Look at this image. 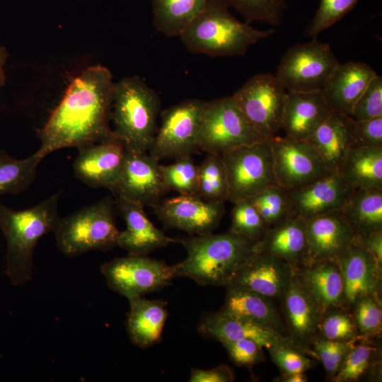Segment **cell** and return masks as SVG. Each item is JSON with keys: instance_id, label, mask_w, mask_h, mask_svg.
<instances>
[{"instance_id": "cell-1", "label": "cell", "mask_w": 382, "mask_h": 382, "mask_svg": "<svg viewBox=\"0 0 382 382\" xmlns=\"http://www.w3.org/2000/svg\"><path fill=\"white\" fill-rule=\"evenodd\" d=\"M115 83L110 71L91 66L77 75L37 136L36 154H47L68 147L77 149L115 137L110 127Z\"/></svg>"}, {"instance_id": "cell-2", "label": "cell", "mask_w": 382, "mask_h": 382, "mask_svg": "<svg viewBox=\"0 0 382 382\" xmlns=\"http://www.w3.org/2000/svg\"><path fill=\"white\" fill-rule=\"evenodd\" d=\"M59 196L57 192L20 211L0 204V228L6 241L5 272L12 285L31 280L35 248L43 236L54 233L60 219Z\"/></svg>"}, {"instance_id": "cell-3", "label": "cell", "mask_w": 382, "mask_h": 382, "mask_svg": "<svg viewBox=\"0 0 382 382\" xmlns=\"http://www.w3.org/2000/svg\"><path fill=\"white\" fill-rule=\"evenodd\" d=\"M256 241L230 231L178 239L186 258L174 265L175 277H188L205 286H227L238 268L255 253Z\"/></svg>"}, {"instance_id": "cell-4", "label": "cell", "mask_w": 382, "mask_h": 382, "mask_svg": "<svg viewBox=\"0 0 382 382\" xmlns=\"http://www.w3.org/2000/svg\"><path fill=\"white\" fill-rule=\"evenodd\" d=\"M220 0H209L204 9L179 36L193 53L210 57L243 55L250 46L275 31L257 30L238 21Z\"/></svg>"}, {"instance_id": "cell-5", "label": "cell", "mask_w": 382, "mask_h": 382, "mask_svg": "<svg viewBox=\"0 0 382 382\" xmlns=\"http://www.w3.org/2000/svg\"><path fill=\"white\" fill-rule=\"evenodd\" d=\"M158 94L139 76L115 83L110 120L114 134L125 149L148 151L157 131Z\"/></svg>"}, {"instance_id": "cell-6", "label": "cell", "mask_w": 382, "mask_h": 382, "mask_svg": "<svg viewBox=\"0 0 382 382\" xmlns=\"http://www.w3.org/2000/svg\"><path fill=\"white\" fill-rule=\"evenodd\" d=\"M115 200L105 197L60 218L54 231L59 250L74 257L117 246L120 231L115 222Z\"/></svg>"}, {"instance_id": "cell-7", "label": "cell", "mask_w": 382, "mask_h": 382, "mask_svg": "<svg viewBox=\"0 0 382 382\" xmlns=\"http://www.w3.org/2000/svg\"><path fill=\"white\" fill-rule=\"evenodd\" d=\"M265 139L248 122L232 96L204 101L200 117L199 150L224 154Z\"/></svg>"}, {"instance_id": "cell-8", "label": "cell", "mask_w": 382, "mask_h": 382, "mask_svg": "<svg viewBox=\"0 0 382 382\" xmlns=\"http://www.w3.org/2000/svg\"><path fill=\"white\" fill-rule=\"evenodd\" d=\"M222 155L226 166L228 201L249 199L279 185L275 176L270 139L245 145Z\"/></svg>"}, {"instance_id": "cell-9", "label": "cell", "mask_w": 382, "mask_h": 382, "mask_svg": "<svg viewBox=\"0 0 382 382\" xmlns=\"http://www.w3.org/2000/svg\"><path fill=\"white\" fill-rule=\"evenodd\" d=\"M287 91L271 74H259L248 79L232 96L244 117L264 139L282 129Z\"/></svg>"}, {"instance_id": "cell-10", "label": "cell", "mask_w": 382, "mask_h": 382, "mask_svg": "<svg viewBox=\"0 0 382 382\" xmlns=\"http://www.w3.org/2000/svg\"><path fill=\"white\" fill-rule=\"evenodd\" d=\"M339 64L329 44L313 38L289 49L275 76L287 91H321Z\"/></svg>"}, {"instance_id": "cell-11", "label": "cell", "mask_w": 382, "mask_h": 382, "mask_svg": "<svg viewBox=\"0 0 382 382\" xmlns=\"http://www.w3.org/2000/svg\"><path fill=\"white\" fill-rule=\"evenodd\" d=\"M204 103L199 99H189L166 109L149 153L160 160L176 159L197 152Z\"/></svg>"}, {"instance_id": "cell-12", "label": "cell", "mask_w": 382, "mask_h": 382, "mask_svg": "<svg viewBox=\"0 0 382 382\" xmlns=\"http://www.w3.org/2000/svg\"><path fill=\"white\" fill-rule=\"evenodd\" d=\"M109 287L127 299L158 291L175 278L174 265L146 257L128 255L100 267Z\"/></svg>"}, {"instance_id": "cell-13", "label": "cell", "mask_w": 382, "mask_h": 382, "mask_svg": "<svg viewBox=\"0 0 382 382\" xmlns=\"http://www.w3.org/2000/svg\"><path fill=\"white\" fill-rule=\"evenodd\" d=\"M159 160L149 151L125 149L122 168L112 191L121 197L143 207L154 208L169 192L161 171Z\"/></svg>"}, {"instance_id": "cell-14", "label": "cell", "mask_w": 382, "mask_h": 382, "mask_svg": "<svg viewBox=\"0 0 382 382\" xmlns=\"http://www.w3.org/2000/svg\"><path fill=\"white\" fill-rule=\"evenodd\" d=\"M278 185L286 190L300 187L330 172L307 141L285 136L270 139Z\"/></svg>"}, {"instance_id": "cell-15", "label": "cell", "mask_w": 382, "mask_h": 382, "mask_svg": "<svg viewBox=\"0 0 382 382\" xmlns=\"http://www.w3.org/2000/svg\"><path fill=\"white\" fill-rule=\"evenodd\" d=\"M154 210L168 228L195 236L211 233L225 214L224 202H212L195 195H181L161 200Z\"/></svg>"}, {"instance_id": "cell-16", "label": "cell", "mask_w": 382, "mask_h": 382, "mask_svg": "<svg viewBox=\"0 0 382 382\" xmlns=\"http://www.w3.org/2000/svg\"><path fill=\"white\" fill-rule=\"evenodd\" d=\"M74 163L76 178L91 187L113 190L123 163L125 146L116 136L83 146Z\"/></svg>"}, {"instance_id": "cell-17", "label": "cell", "mask_w": 382, "mask_h": 382, "mask_svg": "<svg viewBox=\"0 0 382 382\" xmlns=\"http://www.w3.org/2000/svg\"><path fill=\"white\" fill-rule=\"evenodd\" d=\"M354 190L338 173H329L300 187L287 190L292 215L307 220L342 210Z\"/></svg>"}, {"instance_id": "cell-18", "label": "cell", "mask_w": 382, "mask_h": 382, "mask_svg": "<svg viewBox=\"0 0 382 382\" xmlns=\"http://www.w3.org/2000/svg\"><path fill=\"white\" fill-rule=\"evenodd\" d=\"M293 274V270L283 260L272 255L255 253L238 268L227 286L252 291L280 302Z\"/></svg>"}, {"instance_id": "cell-19", "label": "cell", "mask_w": 382, "mask_h": 382, "mask_svg": "<svg viewBox=\"0 0 382 382\" xmlns=\"http://www.w3.org/2000/svg\"><path fill=\"white\" fill-rule=\"evenodd\" d=\"M281 303V313L293 343L311 357H316L311 345L318 337L322 312L294 273Z\"/></svg>"}, {"instance_id": "cell-20", "label": "cell", "mask_w": 382, "mask_h": 382, "mask_svg": "<svg viewBox=\"0 0 382 382\" xmlns=\"http://www.w3.org/2000/svg\"><path fill=\"white\" fill-rule=\"evenodd\" d=\"M344 284V307L349 310L360 299L379 295L381 266L359 238L338 258Z\"/></svg>"}, {"instance_id": "cell-21", "label": "cell", "mask_w": 382, "mask_h": 382, "mask_svg": "<svg viewBox=\"0 0 382 382\" xmlns=\"http://www.w3.org/2000/svg\"><path fill=\"white\" fill-rule=\"evenodd\" d=\"M255 253H266L286 262L293 271L309 263L306 220L291 216L269 227L256 242Z\"/></svg>"}, {"instance_id": "cell-22", "label": "cell", "mask_w": 382, "mask_h": 382, "mask_svg": "<svg viewBox=\"0 0 382 382\" xmlns=\"http://www.w3.org/2000/svg\"><path fill=\"white\" fill-rule=\"evenodd\" d=\"M306 233L309 263L337 260L359 238L347 224L341 210L307 219Z\"/></svg>"}, {"instance_id": "cell-23", "label": "cell", "mask_w": 382, "mask_h": 382, "mask_svg": "<svg viewBox=\"0 0 382 382\" xmlns=\"http://www.w3.org/2000/svg\"><path fill=\"white\" fill-rule=\"evenodd\" d=\"M115 206L126 224L125 230L120 231L117 246L127 250L128 255H146L178 243V239L167 236L154 226L143 207L118 197H115Z\"/></svg>"}, {"instance_id": "cell-24", "label": "cell", "mask_w": 382, "mask_h": 382, "mask_svg": "<svg viewBox=\"0 0 382 382\" xmlns=\"http://www.w3.org/2000/svg\"><path fill=\"white\" fill-rule=\"evenodd\" d=\"M376 75L375 71L364 62L349 61L339 64L321 90L331 112L349 116Z\"/></svg>"}, {"instance_id": "cell-25", "label": "cell", "mask_w": 382, "mask_h": 382, "mask_svg": "<svg viewBox=\"0 0 382 382\" xmlns=\"http://www.w3.org/2000/svg\"><path fill=\"white\" fill-rule=\"evenodd\" d=\"M198 331L202 335L221 343L247 338L255 340L266 349L282 343H293L286 335L238 318L223 309L204 316Z\"/></svg>"}, {"instance_id": "cell-26", "label": "cell", "mask_w": 382, "mask_h": 382, "mask_svg": "<svg viewBox=\"0 0 382 382\" xmlns=\"http://www.w3.org/2000/svg\"><path fill=\"white\" fill-rule=\"evenodd\" d=\"M331 113L321 91H287L282 129L286 137L307 141Z\"/></svg>"}, {"instance_id": "cell-27", "label": "cell", "mask_w": 382, "mask_h": 382, "mask_svg": "<svg viewBox=\"0 0 382 382\" xmlns=\"http://www.w3.org/2000/svg\"><path fill=\"white\" fill-rule=\"evenodd\" d=\"M322 313L344 307V284L337 260L313 262L294 272Z\"/></svg>"}, {"instance_id": "cell-28", "label": "cell", "mask_w": 382, "mask_h": 382, "mask_svg": "<svg viewBox=\"0 0 382 382\" xmlns=\"http://www.w3.org/2000/svg\"><path fill=\"white\" fill-rule=\"evenodd\" d=\"M352 122L348 115L332 112L307 140L330 172L338 173L352 149Z\"/></svg>"}, {"instance_id": "cell-29", "label": "cell", "mask_w": 382, "mask_h": 382, "mask_svg": "<svg viewBox=\"0 0 382 382\" xmlns=\"http://www.w3.org/2000/svg\"><path fill=\"white\" fill-rule=\"evenodd\" d=\"M226 288L225 301L221 309L289 337L281 311L273 300L247 289L231 286Z\"/></svg>"}, {"instance_id": "cell-30", "label": "cell", "mask_w": 382, "mask_h": 382, "mask_svg": "<svg viewBox=\"0 0 382 382\" xmlns=\"http://www.w3.org/2000/svg\"><path fill=\"white\" fill-rule=\"evenodd\" d=\"M128 301L127 330L132 342L143 349L158 343L168 318L167 303L141 296H134Z\"/></svg>"}, {"instance_id": "cell-31", "label": "cell", "mask_w": 382, "mask_h": 382, "mask_svg": "<svg viewBox=\"0 0 382 382\" xmlns=\"http://www.w3.org/2000/svg\"><path fill=\"white\" fill-rule=\"evenodd\" d=\"M341 212L360 238L382 231V189H354Z\"/></svg>"}, {"instance_id": "cell-32", "label": "cell", "mask_w": 382, "mask_h": 382, "mask_svg": "<svg viewBox=\"0 0 382 382\" xmlns=\"http://www.w3.org/2000/svg\"><path fill=\"white\" fill-rule=\"evenodd\" d=\"M338 173L354 189H382V147L350 149Z\"/></svg>"}, {"instance_id": "cell-33", "label": "cell", "mask_w": 382, "mask_h": 382, "mask_svg": "<svg viewBox=\"0 0 382 382\" xmlns=\"http://www.w3.org/2000/svg\"><path fill=\"white\" fill-rule=\"evenodd\" d=\"M209 0H153L156 29L164 35L179 37L204 9Z\"/></svg>"}, {"instance_id": "cell-34", "label": "cell", "mask_w": 382, "mask_h": 382, "mask_svg": "<svg viewBox=\"0 0 382 382\" xmlns=\"http://www.w3.org/2000/svg\"><path fill=\"white\" fill-rule=\"evenodd\" d=\"M42 160L36 152L18 159L0 150V195H16L27 190L34 182Z\"/></svg>"}, {"instance_id": "cell-35", "label": "cell", "mask_w": 382, "mask_h": 382, "mask_svg": "<svg viewBox=\"0 0 382 382\" xmlns=\"http://www.w3.org/2000/svg\"><path fill=\"white\" fill-rule=\"evenodd\" d=\"M207 154L198 166V196L207 202H225L228 200V185L222 155Z\"/></svg>"}, {"instance_id": "cell-36", "label": "cell", "mask_w": 382, "mask_h": 382, "mask_svg": "<svg viewBox=\"0 0 382 382\" xmlns=\"http://www.w3.org/2000/svg\"><path fill=\"white\" fill-rule=\"evenodd\" d=\"M373 340L358 336L332 381H357L368 373L378 352Z\"/></svg>"}, {"instance_id": "cell-37", "label": "cell", "mask_w": 382, "mask_h": 382, "mask_svg": "<svg viewBox=\"0 0 382 382\" xmlns=\"http://www.w3.org/2000/svg\"><path fill=\"white\" fill-rule=\"evenodd\" d=\"M164 183L169 191L181 195L198 196L199 168L192 156H184L169 165H160Z\"/></svg>"}, {"instance_id": "cell-38", "label": "cell", "mask_w": 382, "mask_h": 382, "mask_svg": "<svg viewBox=\"0 0 382 382\" xmlns=\"http://www.w3.org/2000/svg\"><path fill=\"white\" fill-rule=\"evenodd\" d=\"M248 199L268 227L293 216L288 190L279 185L270 187Z\"/></svg>"}, {"instance_id": "cell-39", "label": "cell", "mask_w": 382, "mask_h": 382, "mask_svg": "<svg viewBox=\"0 0 382 382\" xmlns=\"http://www.w3.org/2000/svg\"><path fill=\"white\" fill-rule=\"evenodd\" d=\"M237 11L250 23L262 21L272 25H279L286 0H220Z\"/></svg>"}, {"instance_id": "cell-40", "label": "cell", "mask_w": 382, "mask_h": 382, "mask_svg": "<svg viewBox=\"0 0 382 382\" xmlns=\"http://www.w3.org/2000/svg\"><path fill=\"white\" fill-rule=\"evenodd\" d=\"M349 312L359 336L375 338L381 335L382 309L379 295H369L360 299Z\"/></svg>"}, {"instance_id": "cell-41", "label": "cell", "mask_w": 382, "mask_h": 382, "mask_svg": "<svg viewBox=\"0 0 382 382\" xmlns=\"http://www.w3.org/2000/svg\"><path fill=\"white\" fill-rule=\"evenodd\" d=\"M233 204L228 231L253 241L261 239L269 227L254 205L248 199L237 201Z\"/></svg>"}, {"instance_id": "cell-42", "label": "cell", "mask_w": 382, "mask_h": 382, "mask_svg": "<svg viewBox=\"0 0 382 382\" xmlns=\"http://www.w3.org/2000/svg\"><path fill=\"white\" fill-rule=\"evenodd\" d=\"M358 336L352 316L348 310L332 308L322 315L318 337L332 341L345 342L354 340Z\"/></svg>"}, {"instance_id": "cell-43", "label": "cell", "mask_w": 382, "mask_h": 382, "mask_svg": "<svg viewBox=\"0 0 382 382\" xmlns=\"http://www.w3.org/2000/svg\"><path fill=\"white\" fill-rule=\"evenodd\" d=\"M359 0H320L318 8L306 30L307 35L316 38L349 13Z\"/></svg>"}, {"instance_id": "cell-44", "label": "cell", "mask_w": 382, "mask_h": 382, "mask_svg": "<svg viewBox=\"0 0 382 382\" xmlns=\"http://www.w3.org/2000/svg\"><path fill=\"white\" fill-rule=\"evenodd\" d=\"M267 350L282 374L305 373L312 367L313 360L292 342L276 345Z\"/></svg>"}, {"instance_id": "cell-45", "label": "cell", "mask_w": 382, "mask_h": 382, "mask_svg": "<svg viewBox=\"0 0 382 382\" xmlns=\"http://www.w3.org/2000/svg\"><path fill=\"white\" fill-rule=\"evenodd\" d=\"M357 338L340 342L317 337L313 342L311 349L322 362L327 376L331 381L337 373Z\"/></svg>"}, {"instance_id": "cell-46", "label": "cell", "mask_w": 382, "mask_h": 382, "mask_svg": "<svg viewBox=\"0 0 382 382\" xmlns=\"http://www.w3.org/2000/svg\"><path fill=\"white\" fill-rule=\"evenodd\" d=\"M350 117L368 120L382 117V77L376 75L354 105Z\"/></svg>"}, {"instance_id": "cell-47", "label": "cell", "mask_w": 382, "mask_h": 382, "mask_svg": "<svg viewBox=\"0 0 382 382\" xmlns=\"http://www.w3.org/2000/svg\"><path fill=\"white\" fill-rule=\"evenodd\" d=\"M221 344L227 350L230 359L236 366L250 368L265 360L263 347L255 340L243 338Z\"/></svg>"}, {"instance_id": "cell-48", "label": "cell", "mask_w": 382, "mask_h": 382, "mask_svg": "<svg viewBox=\"0 0 382 382\" xmlns=\"http://www.w3.org/2000/svg\"><path fill=\"white\" fill-rule=\"evenodd\" d=\"M351 145L352 148H381L382 117L368 120H352Z\"/></svg>"}, {"instance_id": "cell-49", "label": "cell", "mask_w": 382, "mask_h": 382, "mask_svg": "<svg viewBox=\"0 0 382 382\" xmlns=\"http://www.w3.org/2000/svg\"><path fill=\"white\" fill-rule=\"evenodd\" d=\"M235 379L233 369L227 364H221L212 369H192L191 382H231Z\"/></svg>"}, {"instance_id": "cell-50", "label": "cell", "mask_w": 382, "mask_h": 382, "mask_svg": "<svg viewBox=\"0 0 382 382\" xmlns=\"http://www.w3.org/2000/svg\"><path fill=\"white\" fill-rule=\"evenodd\" d=\"M361 244L374 255L378 263L382 266V231L374 233L360 238Z\"/></svg>"}, {"instance_id": "cell-51", "label": "cell", "mask_w": 382, "mask_h": 382, "mask_svg": "<svg viewBox=\"0 0 382 382\" xmlns=\"http://www.w3.org/2000/svg\"><path fill=\"white\" fill-rule=\"evenodd\" d=\"M276 381L281 382H306L308 381V377L305 373H296V374H282L275 378Z\"/></svg>"}, {"instance_id": "cell-52", "label": "cell", "mask_w": 382, "mask_h": 382, "mask_svg": "<svg viewBox=\"0 0 382 382\" xmlns=\"http://www.w3.org/2000/svg\"><path fill=\"white\" fill-rule=\"evenodd\" d=\"M8 57V53L6 49L0 46V89L6 83V75L4 71V66L6 62V60Z\"/></svg>"}]
</instances>
